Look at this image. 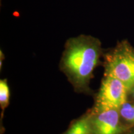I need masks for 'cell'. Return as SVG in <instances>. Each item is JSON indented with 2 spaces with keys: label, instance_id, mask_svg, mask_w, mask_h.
I'll use <instances>...</instances> for the list:
<instances>
[{
  "label": "cell",
  "instance_id": "1",
  "mask_svg": "<svg viewBox=\"0 0 134 134\" xmlns=\"http://www.w3.org/2000/svg\"><path fill=\"white\" fill-rule=\"evenodd\" d=\"M100 53L99 41L90 36H81L67 43L63 63L77 83H86L98 62Z\"/></svg>",
  "mask_w": 134,
  "mask_h": 134
},
{
  "label": "cell",
  "instance_id": "5",
  "mask_svg": "<svg viewBox=\"0 0 134 134\" xmlns=\"http://www.w3.org/2000/svg\"><path fill=\"white\" fill-rule=\"evenodd\" d=\"M91 130L90 120L87 118H83L75 122L66 134H90Z\"/></svg>",
  "mask_w": 134,
  "mask_h": 134
},
{
  "label": "cell",
  "instance_id": "7",
  "mask_svg": "<svg viewBox=\"0 0 134 134\" xmlns=\"http://www.w3.org/2000/svg\"><path fill=\"white\" fill-rule=\"evenodd\" d=\"M9 99V89L6 80L0 81V104L1 108L4 109L7 106Z\"/></svg>",
  "mask_w": 134,
  "mask_h": 134
},
{
  "label": "cell",
  "instance_id": "4",
  "mask_svg": "<svg viewBox=\"0 0 134 134\" xmlns=\"http://www.w3.org/2000/svg\"><path fill=\"white\" fill-rule=\"evenodd\" d=\"M119 110L108 109L98 112L93 120L94 134H120L123 127L120 124Z\"/></svg>",
  "mask_w": 134,
  "mask_h": 134
},
{
  "label": "cell",
  "instance_id": "3",
  "mask_svg": "<svg viewBox=\"0 0 134 134\" xmlns=\"http://www.w3.org/2000/svg\"><path fill=\"white\" fill-rule=\"evenodd\" d=\"M128 91L127 87L119 80L105 76L97 97L96 109L98 113L108 109L119 110L127 102Z\"/></svg>",
  "mask_w": 134,
  "mask_h": 134
},
{
  "label": "cell",
  "instance_id": "6",
  "mask_svg": "<svg viewBox=\"0 0 134 134\" xmlns=\"http://www.w3.org/2000/svg\"><path fill=\"white\" fill-rule=\"evenodd\" d=\"M119 112L125 121L134 124V104L126 102L120 107Z\"/></svg>",
  "mask_w": 134,
  "mask_h": 134
},
{
  "label": "cell",
  "instance_id": "2",
  "mask_svg": "<svg viewBox=\"0 0 134 134\" xmlns=\"http://www.w3.org/2000/svg\"><path fill=\"white\" fill-rule=\"evenodd\" d=\"M105 76L115 77L130 91L134 86V48L122 41L105 56Z\"/></svg>",
  "mask_w": 134,
  "mask_h": 134
},
{
  "label": "cell",
  "instance_id": "8",
  "mask_svg": "<svg viewBox=\"0 0 134 134\" xmlns=\"http://www.w3.org/2000/svg\"><path fill=\"white\" fill-rule=\"evenodd\" d=\"M130 91H131L132 96V97H133V99H134V86L132 88V90H130Z\"/></svg>",
  "mask_w": 134,
  "mask_h": 134
}]
</instances>
